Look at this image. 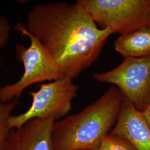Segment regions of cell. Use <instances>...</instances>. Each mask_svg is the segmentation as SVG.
Here are the masks:
<instances>
[{
	"instance_id": "9c48e42d",
	"label": "cell",
	"mask_w": 150,
	"mask_h": 150,
	"mask_svg": "<svg viewBox=\"0 0 150 150\" xmlns=\"http://www.w3.org/2000/svg\"><path fill=\"white\" fill-rule=\"evenodd\" d=\"M115 50L124 58L150 56V26L121 35L115 41Z\"/></svg>"
},
{
	"instance_id": "52a82bcc",
	"label": "cell",
	"mask_w": 150,
	"mask_h": 150,
	"mask_svg": "<svg viewBox=\"0 0 150 150\" xmlns=\"http://www.w3.org/2000/svg\"><path fill=\"white\" fill-rule=\"evenodd\" d=\"M56 121L52 116L33 118L12 129L2 150H54L52 130Z\"/></svg>"
},
{
	"instance_id": "7a4b0ae2",
	"label": "cell",
	"mask_w": 150,
	"mask_h": 150,
	"mask_svg": "<svg viewBox=\"0 0 150 150\" xmlns=\"http://www.w3.org/2000/svg\"><path fill=\"white\" fill-rule=\"evenodd\" d=\"M125 98L118 88H108L80 112L54 122V150H95L117 121Z\"/></svg>"
},
{
	"instance_id": "8992f818",
	"label": "cell",
	"mask_w": 150,
	"mask_h": 150,
	"mask_svg": "<svg viewBox=\"0 0 150 150\" xmlns=\"http://www.w3.org/2000/svg\"><path fill=\"white\" fill-rule=\"evenodd\" d=\"M78 89L79 86L67 76L42 84L38 91L30 93L32 103L27 111L18 115H11L10 128H18L33 118L52 116L57 121L64 118L72 110V101L77 95Z\"/></svg>"
},
{
	"instance_id": "ba28073f",
	"label": "cell",
	"mask_w": 150,
	"mask_h": 150,
	"mask_svg": "<svg viewBox=\"0 0 150 150\" xmlns=\"http://www.w3.org/2000/svg\"><path fill=\"white\" fill-rule=\"evenodd\" d=\"M110 134L127 140L136 150H150V129L144 115L125 99Z\"/></svg>"
},
{
	"instance_id": "4fadbf2b",
	"label": "cell",
	"mask_w": 150,
	"mask_h": 150,
	"mask_svg": "<svg viewBox=\"0 0 150 150\" xmlns=\"http://www.w3.org/2000/svg\"><path fill=\"white\" fill-rule=\"evenodd\" d=\"M142 113L150 129V105L145 109Z\"/></svg>"
},
{
	"instance_id": "30bf717a",
	"label": "cell",
	"mask_w": 150,
	"mask_h": 150,
	"mask_svg": "<svg viewBox=\"0 0 150 150\" xmlns=\"http://www.w3.org/2000/svg\"><path fill=\"white\" fill-rule=\"evenodd\" d=\"M18 99L15 98L10 102L0 101V150H2L8 134L12 129L9 120L11 113L18 105Z\"/></svg>"
},
{
	"instance_id": "7c38bea8",
	"label": "cell",
	"mask_w": 150,
	"mask_h": 150,
	"mask_svg": "<svg viewBox=\"0 0 150 150\" xmlns=\"http://www.w3.org/2000/svg\"><path fill=\"white\" fill-rule=\"evenodd\" d=\"M12 30L11 23L0 11V50L4 48L8 42ZM2 61L0 58V69Z\"/></svg>"
},
{
	"instance_id": "3957f363",
	"label": "cell",
	"mask_w": 150,
	"mask_h": 150,
	"mask_svg": "<svg viewBox=\"0 0 150 150\" xmlns=\"http://www.w3.org/2000/svg\"><path fill=\"white\" fill-rule=\"evenodd\" d=\"M15 30L29 38L28 47L20 43L15 46L16 57L22 63L24 72L21 79L12 84L0 87V101L10 102L18 99L29 86L45 81H53L66 76L47 50L37 38L28 31L26 26L17 23Z\"/></svg>"
},
{
	"instance_id": "6da1fadb",
	"label": "cell",
	"mask_w": 150,
	"mask_h": 150,
	"mask_svg": "<svg viewBox=\"0 0 150 150\" xmlns=\"http://www.w3.org/2000/svg\"><path fill=\"white\" fill-rule=\"evenodd\" d=\"M26 27L72 80L96 61L115 33L110 28L98 27L77 1L34 6L27 14Z\"/></svg>"
},
{
	"instance_id": "8fae6325",
	"label": "cell",
	"mask_w": 150,
	"mask_h": 150,
	"mask_svg": "<svg viewBox=\"0 0 150 150\" xmlns=\"http://www.w3.org/2000/svg\"><path fill=\"white\" fill-rule=\"evenodd\" d=\"M95 150H136L127 140L109 134L105 136L99 146Z\"/></svg>"
},
{
	"instance_id": "5b68a950",
	"label": "cell",
	"mask_w": 150,
	"mask_h": 150,
	"mask_svg": "<svg viewBox=\"0 0 150 150\" xmlns=\"http://www.w3.org/2000/svg\"><path fill=\"white\" fill-rule=\"evenodd\" d=\"M93 78L99 82L113 84L141 112L150 105V56L124 58L116 68L95 73Z\"/></svg>"
},
{
	"instance_id": "277c9868",
	"label": "cell",
	"mask_w": 150,
	"mask_h": 150,
	"mask_svg": "<svg viewBox=\"0 0 150 150\" xmlns=\"http://www.w3.org/2000/svg\"><path fill=\"white\" fill-rule=\"evenodd\" d=\"M100 28L121 35L150 26V0H77Z\"/></svg>"
}]
</instances>
